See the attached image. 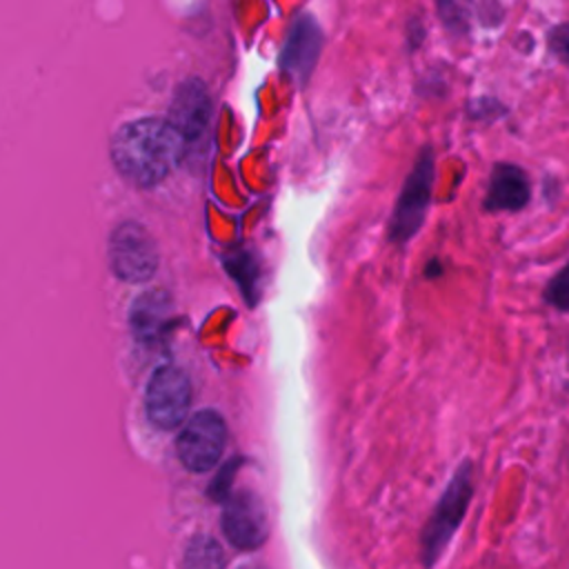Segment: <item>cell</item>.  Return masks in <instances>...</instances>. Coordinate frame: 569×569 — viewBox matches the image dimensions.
Here are the masks:
<instances>
[{
	"instance_id": "cell-7",
	"label": "cell",
	"mask_w": 569,
	"mask_h": 569,
	"mask_svg": "<svg viewBox=\"0 0 569 569\" xmlns=\"http://www.w3.org/2000/svg\"><path fill=\"white\" fill-rule=\"evenodd\" d=\"M222 531L236 549H258L269 536V513L262 498L251 489L229 496L222 511Z\"/></svg>"
},
{
	"instance_id": "cell-11",
	"label": "cell",
	"mask_w": 569,
	"mask_h": 569,
	"mask_svg": "<svg viewBox=\"0 0 569 569\" xmlns=\"http://www.w3.org/2000/svg\"><path fill=\"white\" fill-rule=\"evenodd\" d=\"M171 320V298L162 289L140 293L129 311L131 331L140 342L153 345L164 333Z\"/></svg>"
},
{
	"instance_id": "cell-2",
	"label": "cell",
	"mask_w": 569,
	"mask_h": 569,
	"mask_svg": "<svg viewBox=\"0 0 569 569\" xmlns=\"http://www.w3.org/2000/svg\"><path fill=\"white\" fill-rule=\"evenodd\" d=\"M471 496H473V467L469 460H462L422 529L420 551H422L425 565H433L442 556V551L451 542L453 533L458 531L469 509Z\"/></svg>"
},
{
	"instance_id": "cell-5",
	"label": "cell",
	"mask_w": 569,
	"mask_h": 569,
	"mask_svg": "<svg viewBox=\"0 0 569 569\" xmlns=\"http://www.w3.org/2000/svg\"><path fill=\"white\" fill-rule=\"evenodd\" d=\"M227 445L224 418L213 409L193 413L176 438L178 460L193 473L209 471L222 458Z\"/></svg>"
},
{
	"instance_id": "cell-1",
	"label": "cell",
	"mask_w": 569,
	"mask_h": 569,
	"mask_svg": "<svg viewBox=\"0 0 569 569\" xmlns=\"http://www.w3.org/2000/svg\"><path fill=\"white\" fill-rule=\"evenodd\" d=\"M184 144L187 140L169 118H138L116 131L111 160L129 184L149 189L178 167Z\"/></svg>"
},
{
	"instance_id": "cell-6",
	"label": "cell",
	"mask_w": 569,
	"mask_h": 569,
	"mask_svg": "<svg viewBox=\"0 0 569 569\" xmlns=\"http://www.w3.org/2000/svg\"><path fill=\"white\" fill-rule=\"evenodd\" d=\"M191 407V382L180 367H158L144 391L147 418L162 431L180 427Z\"/></svg>"
},
{
	"instance_id": "cell-12",
	"label": "cell",
	"mask_w": 569,
	"mask_h": 569,
	"mask_svg": "<svg viewBox=\"0 0 569 569\" xmlns=\"http://www.w3.org/2000/svg\"><path fill=\"white\" fill-rule=\"evenodd\" d=\"M224 264H227V271L236 278V282L242 289L249 305H253V300H256L253 289H256V282H258V269H256L253 256L244 249H236L233 253H229L224 258Z\"/></svg>"
},
{
	"instance_id": "cell-17",
	"label": "cell",
	"mask_w": 569,
	"mask_h": 569,
	"mask_svg": "<svg viewBox=\"0 0 569 569\" xmlns=\"http://www.w3.org/2000/svg\"><path fill=\"white\" fill-rule=\"evenodd\" d=\"M551 49L569 67V24H560L551 33Z\"/></svg>"
},
{
	"instance_id": "cell-3",
	"label": "cell",
	"mask_w": 569,
	"mask_h": 569,
	"mask_svg": "<svg viewBox=\"0 0 569 569\" xmlns=\"http://www.w3.org/2000/svg\"><path fill=\"white\" fill-rule=\"evenodd\" d=\"M433 176V151L431 147H425L416 158L391 213L389 238L396 244H407L420 231L431 202Z\"/></svg>"
},
{
	"instance_id": "cell-13",
	"label": "cell",
	"mask_w": 569,
	"mask_h": 569,
	"mask_svg": "<svg viewBox=\"0 0 569 569\" xmlns=\"http://www.w3.org/2000/svg\"><path fill=\"white\" fill-rule=\"evenodd\" d=\"M184 562L189 567H220V565H224V556H222L220 545L213 538L200 536L189 542Z\"/></svg>"
},
{
	"instance_id": "cell-9",
	"label": "cell",
	"mask_w": 569,
	"mask_h": 569,
	"mask_svg": "<svg viewBox=\"0 0 569 569\" xmlns=\"http://www.w3.org/2000/svg\"><path fill=\"white\" fill-rule=\"evenodd\" d=\"M322 47V31L316 24V20L311 16H300L291 31L289 38L282 47L280 53V67L282 71L296 80V82H307V78L311 76L318 53Z\"/></svg>"
},
{
	"instance_id": "cell-14",
	"label": "cell",
	"mask_w": 569,
	"mask_h": 569,
	"mask_svg": "<svg viewBox=\"0 0 569 569\" xmlns=\"http://www.w3.org/2000/svg\"><path fill=\"white\" fill-rule=\"evenodd\" d=\"M440 18L453 31H465L471 16V0H438Z\"/></svg>"
},
{
	"instance_id": "cell-4",
	"label": "cell",
	"mask_w": 569,
	"mask_h": 569,
	"mask_svg": "<svg viewBox=\"0 0 569 569\" xmlns=\"http://www.w3.org/2000/svg\"><path fill=\"white\" fill-rule=\"evenodd\" d=\"M109 267L124 282H147L158 269L153 236L136 220L120 222L109 236Z\"/></svg>"
},
{
	"instance_id": "cell-10",
	"label": "cell",
	"mask_w": 569,
	"mask_h": 569,
	"mask_svg": "<svg viewBox=\"0 0 569 569\" xmlns=\"http://www.w3.org/2000/svg\"><path fill=\"white\" fill-rule=\"evenodd\" d=\"M531 196L527 173L509 162H498L491 171L485 209L487 211H520Z\"/></svg>"
},
{
	"instance_id": "cell-15",
	"label": "cell",
	"mask_w": 569,
	"mask_h": 569,
	"mask_svg": "<svg viewBox=\"0 0 569 569\" xmlns=\"http://www.w3.org/2000/svg\"><path fill=\"white\" fill-rule=\"evenodd\" d=\"M545 300L558 311H569V262L549 280Z\"/></svg>"
},
{
	"instance_id": "cell-8",
	"label": "cell",
	"mask_w": 569,
	"mask_h": 569,
	"mask_svg": "<svg viewBox=\"0 0 569 569\" xmlns=\"http://www.w3.org/2000/svg\"><path fill=\"white\" fill-rule=\"evenodd\" d=\"M209 118H211V98L204 82H200L198 78L184 80L171 98V107H169L171 124L182 133L187 142H196L207 131Z\"/></svg>"
},
{
	"instance_id": "cell-16",
	"label": "cell",
	"mask_w": 569,
	"mask_h": 569,
	"mask_svg": "<svg viewBox=\"0 0 569 569\" xmlns=\"http://www.w3.org/2000/svg\"><path fill=\"white\" fill-rule=\"evenodd\" d=\"M236 469H238V458L229 460V462H227V465L220 469V473L216 476V480H213V482H211V487H209V493H211V498H213V500H218V502H224V500L229 498L231 478H233Z\"/></svg>"
}]
</instances>
